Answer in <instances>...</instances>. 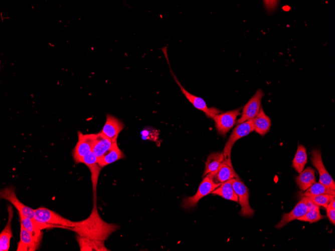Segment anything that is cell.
<instances>
[{
	"label": "cell",
	"mask_w": 335,
	"mask_h": 251,
	"mask_svg": "<svg viewBox=\"0 0 335 251\" xmlns=\"http://www.w3.org/2000/svg\"><path fill=\"white\" fill-rule=\"evenodd\" d=\"M119 228L118 225L107 223L101 218L98 212L97 201H93L90 215L84 220L75 221V225L70 230L82 237L105 240Z\"/></svg>",
	"instance_id": "6da1fadb"
},
{
	"label": "cell",
	"mask_w": 335,
	"mask_h": 251,
	"mask_svg": "<svg viewBox=\"0 0 335 251\" xmlns=\"http://www.w3.org/2000/svg\"><path fill=\"white\" fill-rule=\"evenodd\" d=\"M162 51L163 52L167 63L170 68V72L171 74L173 76L176 82L180 88L182 92L185 96L186 98L189 101V102L196 108L204 112L206 115L209 118H213L216 115L221 113L222 111L218 109L213 107H208L205 100L203 99L190 93L183 87L176 76L172 71L166 52V47L162 49Z\"/></svg>",
	"instance_id": "7a4b0ae2"
},
{
	"label": "cell",
	"mask_w": 335,
	"mask_h": 251,
	"mask_svg": "<svg viewBox=\"0 0 335 251\" xmlns=\"http://www.w3.org/2000/svg\"><path fill=\"white\" fill-rule=\"evenodd\" d=\"M36 221L63 226L70 229L75 224V221L68 219L57 212L44 207L34 209V218Z\"/></svg>",
	"instance_id": "3957f363"
},
{
	"label": "cell",
	"mask_w": 335,
	"mask_h": 251,
	"mask_svg": "<svg viewBox=\"0 0 335 251\" xmlns=\"http://www.w3.org/2000/svg\"><path fill=\"white\" fill-rule=\"evenodd\" d=\"M77 134L78 141L72 151L76 163H81L84 156L92 151L96 138V133L83 134L78 131Z\"/></svg>",
	"instance_id": "277c9868"
},
{
	"label": "cell",
	"mask_w": 335,
	"mask_h": 251,
	"mask_svg": "<svg viewBox=\"0 0 335 251\" xmlns=\"http://www.w3.org/2000/svg\"><path fill=\"white\" fill-rule=\"evenodd\" d=\"M254 131L252 119L238 124L233 130L223 150L225 159L231 161V153L233 146L239 139L248 135Z\"/></svg>",
	"instance_id": "5b68a950"
},
{
	"label": "cell",
	"mask_w": 335,
	"mask_h": 251,
	"mask_svg": "<svg viewBox=\"0 0 335 251\" xmlns=\"http://www.w3.org/2000/svg\"><path fill=\"white\" fill-rule=\"evenodd\" d=\"M221 184L216 183L207 176L203 177L196 194L183 200L182 206L186 209H190L196 206L198 201L203 197L208 195L219 186Z\"/></svg>",
	"instance_id": "8992f818"
},
{
	"label": "cell",
	"mask_w": 335,
	"mask_h": 251,
	"mask_svg": "<svg viewBox=\"0 0 335 251\" xmlns=\"http://www.w3.org/2000/svg\"><path fill=\"white\" fill-rule=\"evenodd\" d=\"M241 107L216 115L213 118L218 133L225 136L236 124L237 117L240 114Z\"/></svg>",
	"instance_id": "52a82bcc"
},
{
	"label": "cell",
	"mask_w": 335,
	"mask_h": 251,
	"mask_svg": "<svg viewBox=\"0 0 335 251\" xmlns=\"http://www.w3.org/2000/svg\"><path fill=\"white\" fill-rule=\"evenodd\" d=\"M232 185L234 191L238 196V202L241 206L240 214L246 217L252 216L254 210L249 204L248 188L239 178H234Z\"/></svg>",
	"instance_id": "ba28073f"
},
{
	"label": "cell",
	"mask_w": 335,
	"mask_h": 251,
	"mask_svg": "<svg viewBox=\"0 0 335 251\" xmlns=\"http://www.w3.org/2000/svg\"><path fill=\"white\" fill-rule=\"evenodd\" d=\"M264 95V94L261 89H258L256 92L244 105L241 116L236 121V124L252 119L258 114L261 108V100Z\"/></svg>",
	"instance_id": "9c48e42d"
},
{
	"label": "cell",
	"mask_w": 335,
	"mask_h": 251,
	"mask_svg": "<svg viewBox=\"0 0 335 251\" xmlns=\"http://www.w3.org/2000/svg\"><path fill=\"white\" fill-rule=\"evenodd\" d=\"M0 197L10 201L16 207L19 214L31 219L34 218V209L25 205L19 200L14 186H10L2 189Z\"/></svg>",
	"instance_id": "30bf717a"
},
{
	"label": "cell",
	"mask_w": 335,
	"mask_h": 251,
	"mask_svg": "<svg viewBox=\"0 0 335 251\" xmlns=\"http://www.w3.org/2000/svg\"><path fill=\"white\" fill-rule=\"evenodd\" d=\"M311 162L319 173V182L327 187L335 190V182L329 175L323 163L321 152L318 149H313L311 152Z\"/></svg>",
	"instance_id": "8fae6325"
},
{
	"label": "cell",
	"mask_w": 335,
	"mask_h": 251,
	"mask_svg": "<svg viewBox=\"0 0 335 251\" xmlns=\"http://www.w3.org/2000/svg\"><path fill=\"white\" fill-rule=\"evenodd\" d=\"M206 176L212 180L214 182L220 184L231 179L239 178L233 168L231 161L226 160H225L216 170Z\"/></svg>",
	"instance_id": "7c38bea8"
},
{
	"label": "cell",
	"mask_w": 335,
	"mask_h": 251,
	"mask_svg": "<svg viewBox=\"0 0 335 251\" xmlns=\"http://www.w3.org/2000/svg\"><path fill=\"white\" fill-rule=\"evenodd\" d=\"M81 163L86 165L91 172V178L93 189V201L97 200V185L101 167L98 163V159L92 151L90 152L83 158Z\"/></svg>",
	"instance_id": "4fadbf2b"
},
{
	"label": "cell",
	"mask_w": 335,
	"mask_h": 251,
	"mask_svg": "<svg viewBox=\"0 0 335 251\" xmlns=\"http://www.w3.org/2000/svg\"><path fill=\"white\" fill-rule=\"evenodd\" d=\"M123 128L124 125L120 120L111 115L107 114L106 121L101 132L112 143H114L117 142L118 136Z\"/></svg>",
	"instance_id": "5bb4252c"
},
{
	"label": "cell",
	"mask_w": 335,
	"mask_h": 251,
	"mask_svg": "<svg viewBox=\"0 0 335 251\" xmlns=\"http://www.w3.org/2000/svg\"><path fill=\"white\" fill-rule=\"evenodd\" d=\"M308 210L305 197H302L291 211L283 214L280 221L275 225V227L281 228L291 221L297 219L304 215Z\"/></svg>",
	"instance_id": "9a60e30c"
},
{
	"label": "cell",
	"mask_w": 335,
	"mask_h": 251,
	"mask_svg": "<svg viewBox=\"0 0 335 251\" xmlns=\"http://www.w3.org/2000/svg\"><path fill=\"white\" fill-rule=\"evenodd\" d=\"M20 240L18 243L17 251H35L39 247L40 243L36 241L20 223Z\"/></svg>",
	"instance_id": "2e32d148"
},
{
	"label": "cell",
	"mask_w": 335,
	"mask_h": 251,
	"mask_svg": "<svg viewBox=\"0 0 335 251\" xmlns=\"http://www.w3.org/2000/svg\"><path fill=\"white\" fill-rule=\"evenodd\" d=\"M8 222L0 233V250L8 251L10 246L11 239L13 236L12 230V221L13 217L14 211L12 206H8Z\"/></svg>",
	"instance_id": "e0dca14e"
},
{
	"label": "cell",
	"mask_w": 335,
	"mask_h": 251,
	"mask_svg": "<svg viewBox=\"0 0 335 251\" xmlns=\"http://www.w3.org/2000/svg\"><path fill=\"white\" fill-rule=\"evenodd\" d=\"M252 120L254 131L260 135L264 136L269 131L271 121L261 107L258 114Z\"/></svg>",
	"instance_id": "ac0fdd59"
},
{
	"label": "cell",
	"mask_w": 335,
	"mask_h": 251,
	"mask_svg": "<svg viewBox=\"0 0 335 251\" xmlns=\"http://www.w3.org/2000/svg\"><path fill=\"white\" fill-rule=\"evenodd\" d=\"M124 157L123 152L118 146L117 142L113 143L111 148L98 159L99 166L103 168Z\"/></svg>",
	"instance_id": "d6986e66"
},
{
	"label": "cell",
	"mask_w": 335,
	"mask_h": 251,
	"mask_svg": "<svg viewBox=\"0 0 335 251\" xmlns=\"http://www.w3.org/2000/svg\"><path fill=\"white\" fill-rule=\"evenodd\" d=\"M76 239L81 251L109 250L105 245V240L91 239L78 235L76 236Z\"/></svg>",
	"instance_id": "ffe728a7"
},
{
	"label": "cell",
	"mask_w": 335,
	"mask_h": 251,
	"mask_svg": "<svg viewBox=\"0 0 335 251\" xmlns=\"http://www.w3.org/2000/svg\"><path fill=\"white\" fill-rule=\"evenodd\" d=\"M112 144V141L100 131L96 133L92 151L98 159L111 148Z\"/></svg>",
	"instance_id": "44dd1931"
},
{
	"label": "cell",
	"mask_w": 335,
	"mask_h": 251,
	"mask_svg": "<svg viewBox=\"0 0 335 251\" xmlns=\"http://www.w3.org/2000/svg\"><path fill=\"white\" fill-rule=\"evenodd\" d=\"M315 173V170L310 167H307L299 173L296 178V183L301 190H306L316 182Z\"/></svg>",
	"instance_id": "7402d4cb"
},
{
	"label": "cell",
	"mask_w": 335,
	"mask_h": 251,
	"mask_svg": "<svg viewBox=\"0 0 335 251\" xmlns=\"http://www.w3.org/2000/svg\"><path fill=\"white\" fill-rule=\"evenodd\" d=\"M233 179L228 180L220 184L212 193L219 195L226 199L238 202V198L233 187Z\"/></svg>",
	"instance_id": "603a6c76"
},
{
	"label": "cell",
	"mask_w": 335,
	"mask_h": 251,
	"mask_svg": "<svg viewBox=\"0 0 335 251\" xmlns=\"http://www.w3.org/2000/svg\"><path fill=\"white\" fill-rule=\"evenodd\" d=\"M225 160L224 154L222 152L211 153L208 156L207 160L205 162V167L203 177H205L208 174L216 170Z\"/></svg>",
	"instance_id": "cb8c5ba5"
},
{
	"label": "cell",
	"mask_w": 335,
	"mask_h": 251,
	"mask_svg": "<svg viewBox=\"0 0 335 251\" xmlns=\"http://www.w3.org/2000/svg\"><path fill=\"white\" fill-rule=\"evenodd\" d=\"M20 223L29 232L32 237L37 242L41 243L43 237V232L37 225L33 219L25 217L19 214Z\"/></svg>",
	"instance_id": "d4e9b609"
},
{
	"label": "cell",
	"mask_w": 335,
	"mask_h": 251,
	"mask_svg": "<svg viewBox=\"0 0 335 251\" xmlns=\"http://www.w3.org/2000/svg\"><path fill=\"white\" fill-rule=\"evenodd\" d=\"M307 161L306 148L303 145L299 144L292 160V166L299 173L304 169Z\"/></svg>",
	"instance_id": "484cf974"
},
{
	"label": "cell",
	"mask_w": 335,
	"mask_h": 251,
	"mask_svg": "<svg viewBox=\"0 0 335 251\" xmlns=\"http://www.w3.org/2000/svg\"><path fill=\"white\" fill-rule=\"evenodd\" d=\"M323 194L335 195V190H333L320 182H315L301 194L302 197H309Z\"/></svg>",
	"instance_id": "4316f807"
},
{
	"label": "cell",
	"mask_w": 335,
	"mask_h": 251,
	"mask_svg": "<svg viewBox=\"0 0 335 251\" xmlns=\"http://www.w3.org/2000/svg\"><path fill=\"white\" fill-rule=\"evenodd\" d=\"M324 218V216L320 214L319 207L308 210L303 216L299 217L297 219L305 222H309L310 223L315 222Z\"/></svg>",
	"instance_id": "83f0119b"
},
{
	"label": "cell",
	"mask_w": 335,
	"mask_h": 251,
	"mask_svg": "<svg viewBox=\"0 0 335 251\" xmlns=\"http://www.w3.org/2000/svg\"><path fill=\"white\" fill-rule=\"evenodd\" d=\"M315 204L326 208L332 198L335 197L334 195L323 194L307 197Z\"/></svg>",
	"instance_id": "f1b7e54d"
},
{
	"label": "cell",
	"mask_w": 335,
	"mask_h": 251,
	"mask_svg": "<svg viewBox=\"0 0 335 251\" xmlns=\"http://www.w3.org/2000/svg\"><path fill=\"white\" fill-rule=\"evenodd\" d=\"M326 209V214L329 221L333 225L335 224V208H333L329 204L327 205Z\"/></svg>",
	"instance_id": "f546056e"
}]
</instances>
